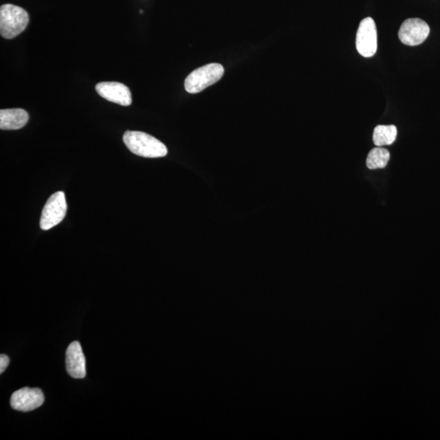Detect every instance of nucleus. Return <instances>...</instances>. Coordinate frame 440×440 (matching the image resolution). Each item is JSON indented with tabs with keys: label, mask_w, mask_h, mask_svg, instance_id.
I'll return each mask as SVG.
<instances>
[{
	"label": "nucleus",
	"mask_w": 440,
	"mask_h": 440,
	"mask_svg": "<svg viewBox=\"0 0 440 440\" xmlns=\"http://www.w3.org/2000/svg\"><path fill=\"white\" fill-rule=\"evenodd\" d=\"M9 362H10V359H9L8 356L3 354L0 356V374H2L3 372L6 371Z\"/></svg>",
	"instance_id": "ddd939ff"
},
{
	"label": "nucleus",
	"mask_w": 440,
	"mask_h": 440,
	"mask_svg": "<svg viewBox=\"0 0 440 440\" xmlns=\"http://www.w3.org/2000/svg\"><path fill=\"white\" fill-rule=\"evenodd\" d=\"M223 66L218 63H211L193 70L185 82V88L188 93H201L213 84L217 83L223 77Z\"/></svg>",
	"instance_id": "7ed1b4c3"
},
{
	"label": "nucleus",
	"mask_w": 440,
	"mask_h": 440,
	"mask_svg": "<svg viewBox=\"0 0 440 440\" xmlns=\"http://www.w3.org/2000/svg\"><path fill=\"white\" fill-rule=\"evenodd\" d=\"M29 21L28 13L21 7L3 4L0 8V33L7 40H12L25 31Z\"/></svg>",
	"instance_id": "f03ea898"
},
{
	"label": "nucleus",
	"mask_w": 440,
	"mask_h": 440,
	"mask_svg": "<svg viewBox=\"0 0 440 440\" xmlns=\"http://www.w3.org/2000/svg\"><path fill=\"white\" fill-rule=\"evenodd\" d=\"M430 31L428 24L422 19L409 18L401 25L399 38L405 45L418 46L427 40Z\"/></svg>",
	"instance_id": "423d86ee"
},
{
	"label": "nucleus",
	"mask_w": 440,
	"mask_h": 440,
	"mask_svg": "<svg viewBox=\"0 0 440 440\" xmlns=\"http://www.w3.org/2000/svg\"><path fill=\"white\" fill-rule=\"evenodd\" d=\"M144 13V12H143L142 10H140V11H139V13Z\"/></svg>",
	"instance_id": "4468645a"
},
{
	"label": "nucleus",
	"mask_w": 440,
	"mask_h": 440,
	"mask_svg": "<svg viewBox=\"0 0 440 440\" xmlns=\"http://www.w3.org/2000/svg\"><path fill=\"white\" fill-rule=\"evenodd\" d=\"M123 142L130 152L140 157L163 158L168 153L166 145L160 140L142 132H126Z\"/></svg>",
	"instance_id": "f257e3e1"
},
{
	"label": "nucleus",
	"mask_w": 440,
	"mask_h": 440,
	"mask_svg": "<svg viewBox=\"0 0 440 440\" xmlns=\"http://www.w3.org/2000/svg\"><path fill=\"white\" fill-rule=\"evenodd\" d=\"M396 137H397V128L394 125H379L374 129L373 140L377 147L393 144Z\"/></svg>",
	"instance_id": "9b49d317"
},
{
	"label": "nucleus",
	"mask_w": 440,
	"mask_h": 440,
	"mask_svg": "<svg viewBox=\"0 0 440 440\" xmlns=\"http://www.w3.org/2000/svg\"><path fill=\"white\" fill-rule=\"evenodd\" d=\"M356 50L365 57L374 56L378 50V33L373 18L366 17L360 23L356 40Z\"/></svg>",
	"instance_id": "39448f33"
},
{
	"label": "nucleus",
	"mask_w": 440,
	"mask_h": 440,
	"mask_svg": "<svg viewBox=\"0 0 440 440\" xmlns=\"http://www.w3.org/2000/svg\"><path fill=\"white\" fill-rule=\"evenodd\" d=\"M29 114L22 109L0 110V128L1 130H18L26 125Z\"/></svg>",
	"instance_id": "9d476101"
},
{
	"label": "nucleus",
	"mask_w": 440,
	"mask_h": 440,
	"mask_svg": "<svg viewBox=\"0 0 440 440\" xmlns=\"http://www.w3.org/2000/svg\"><path fill=\"white\" fill-rule=\"evenodd\" d=\"M66 370L72 378L80 379L86 377V360L79 342H73L66 351Z\"/></svg>",
	"instance_id": "1a4fd4ad"
},
{
	"label": "nucleus",
	"mask_w": 440,
	"mask_h": 440,
	"mask_svg": "<svg viewBox=\"0 0 440 440\" xmlns=\"http://www.w3.org/2000/svg\"><path fill=\"white\" fill-rule=\"evenodd\" d=\"M67 211V203L65 193L56 192L48 198L42 211L40 228L50 230L59 225L64 220Z\"/></svg>",
	"instance_id": "20e7f679"
},
{
	"label": "nucleus",
	"mask_w": 440,
	"mask_h": 440,
	"mask_svg": "<svg viewBox=\"0 0 440 440\" xmlns=\"http://www.w3.org/2000/svg\"><path fill=\"white\" fill-rule=\"evenodd\" d=\"M390 154L388 149L376 147L369 153L367 157L366 165L370 170L384 168L388 165Z\"/></svg>",
	"instance_id": "f8f14e48"
},
{
	"label": "nucleus",
	"mask_w": 440,
	"mask_h": 440,
	"mask_svg": "<svg viewBox=\"0 0 440 440\" xmlns=\"http://www.w3.org/2000/svg\"><path fill=\"white\" fill-rule=\"evenodd\" d=\"M96 93L110 103L123 106L132 103V93L127 86L118 82H103L96 86Z\"/></svg>",
	"instance_id": "6e6552de"
},
{
	"label": "nucleus",
	"mask_w": 440,
	"mask_h": 440,
	"mask_svg": "<svg viewBox=\"0 0 440 440\" xmlns=\"http://www.w3.org/2000/svg\"><path fill=\"white\" fill-rule=\"evenodd\" d=\"M45 403V395L38 388H25L15 391L12 395V408L21 412H30L40 408Z\"/></svg>",
	"instance_id": "0eeeda50"
}]
</instances>
